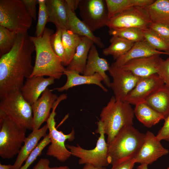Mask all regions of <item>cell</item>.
Here are the masks:
<instances>
[{
	"instance_id": "obj_48",
	"label": "cell",
	"mask_w": 169,
	"mask_h": 169,
	"mask_svg": "<svg viewBox=\"0 0 169 169\" xmlns=\"http://www.w3.org/2000/svg\"><path fill=\"white\" fill-rule=\"evenodd\" d=\"M166 169H169V167L167 168Z\"/></svg>"
},
{
	"instance_id": "obj_8",
	"label": "cell",
	"mask_w": 169,
	"mask_h": 169,
	"mask_svg": "<svg viewBox=\"0 0 169 169\" xmlns=\"http://www.w3.org/2000/svg\"><path fill=\"white\" fill-rule=\"evenodd\" d=\"M97 123L96 133H99L100 136L94 149H85L78 145L77 146L66 145L71 155L79 158V164H90L98 167H106L109 164L108 159V145L105 139L102 124L100 120Z\"/></svg>"
},
{
	"instance_id": "obj_24",
	"label": "cell",
	"mask_w": 169,
	"mask_h": 169,
	"mask_svg": "<svg viewBox=\"0 0 169 169\" xmlns=\"http://www.w3.org/2000/svg\"><path fill=\"white\" fill-rule=\"evenodd\" d=\"M93 44L94 42L90 39L81 36V41L77 48L72 60L66 69L83 74L86 65L89 51Z\"/></svg>"
},
{
	"instance_id": "obj_29",
	"label": "cell",
	"mask_w": 169,
	"mask_h": 169,
	"mask_svg": "<svg viewBox=\"0 0 169 169\" xmlns=\"http://www.w3.org/2000/svg\"><path fill=\"white\" fill-rule=\"evenodd\" d=\"M110 42V45L104 49L102 53L106 56H112L115 60L126 54L135 43L116 36H112Z\"/></svg>"
},
{
	"instance_id": "obj_30",
	"label": "cell",
	"mask_w": 169,
	"mask_h": 169,
	"mask_svg": "<svg viewBox=\"0 0 169 169\" xmlns=\"http://www.w3.org/2000/svg\"><path fill=\"white\" fill-rule=\"evenodd\" d=\"M62 40L65 52V59L63 65L67 66L72 60L81 41V36L69 30H63Z\"/></svg>"
},
{
	"instance_id": "obj_19",
	"label": "cell",
	"mask_w": 169,
	"mask_h": 169,
	"mask_svg": "<svg viewBox=\"0 0 169 169\" xmlns=\"http://www.w3.org/2000/svg\"><path fill=\"white\" fill-rule=\"evenodd\" d=\"M63 74L67 77V81L63 86L50 90L52 91L56 90L59 92H62L68 90L69 89L76 86L83 84H95L105 92H107L108 90L101 83L103 81L102 77L98 73H95L91 76L81 75L79 73L73 70L66 69Z\"/></svg>"
},
{
	"instance_id": "obj_14",
	"label": "cell",
	"mask_w": 169,
	"mask_h": 169,
	"mask_svg": "<svg viewBox=\"0 0 169 169\" xmlns=\"http://www.w3.org/2000/svg\"><path fill=\"white\" fill-rule=\"evenodd\" d=\"M144 142L134 158L136 163L151 164L158 158L169 153L153 133L148 131L145 134Z\"/></svg>"
},
{
	"instance_id": "obj_15",
	"label": "cell",
	"mask_w": 169,
	"mask_h": 169,
	"mask_svg": "<svg viewBox=\"0 0 169 169\" xmlns=\"http://www.w3.org/2000/svg\"><path fill=\"white\" fill-rule=\"evenodd\" d=\"M47 88L31 106L33 113V130L40 128L41 125L46 122L50 115V110L58 98L57 95Z\"/></svg>"
},
{
	"instance_id": "obj_3",
	"label": "cell",
	"mask_w": 169,
	"mask_h": 169,
	"mask_svg": "<svg viewBox=\"0 0 169 169\" xmlns=\"http://www.w3.org/2000/svg\"><path fill=\"white\" fill-rule=\"evenodd\" d=\"M134 115L130 104L125 101L116 100L114 96L111 97L100 115L103 130L107 136L108 145L122 128L133 125Z\"/></svg>"
},
{
	"instance_id": "obj_28",
	"label": "cell",
	"mask_w": 169,
	"mask_h": 169,
	"mask_svg": "<svg viewBox=\"0 0 169 169\" xmlns=\"http://www.w3.org/2000/svg\"><path fill=\"white\" fill-rule=\"evenodd\" d=\"M134 110L137 119L147 128H151L160 120L165 119L162 115L154 110L145 102L135 105Z\"/></svg>"
},
{
	"instance_id": "obj_7",
	"label": "cell",
	"mask_w": 169,
	"mask_h": 169,
	"mask_svg": "<svg viewBox=\"0 0 169 169\" xmlns=\"http://www.w3.org/2000/svg\"><path fill=\"white\" fill-rule=\"evenodd\" d=\"M0 111L26 130H33L31 105L23 98L20 90L11 91L0 99Z\"/></svg>"
},
{
	"instance_id": "obj_16",
	"label": "cell",
	"mask_w": 169,
	"mask_h": 169,
	"mask_svg": "<svg viewBox=\"0 0 169 169\" xmlns=\"http://www.w3.org/2000/svg\"><path fill=\"white\" fill-rule=\"evenodd\" d=\"M55 79L43 76L29 77L26 79L20 91L24 99L31 105L49 86L54 83Z\"/></svg>"
},
{
	"instance_id": "obj_1",
	"label": "cell",
	"mask_w": 169,
	"mask_h": 169,
	"mask_svg": "<svg viewBox=\"0 0 169 169\" xmlns=\"http://www.w3.org/2000/svg\"><path fill=\"white\" fill-rule=\"evenodd\" d=\"M34 51L27 32L18 33L12 48L0 57V99L11 91L20 90L24 79L33 72L32 54Z\"/></svg>"
},
{
	"instance_id": "obj_12",
	"label": "cell",
	"mask_w": 169,
	"mask_h": 169,
	"mask_svg": "<svg viewBox=\"0 0 169 169\" xmlns=\"http://www.w3.org/2000/svg\"><path fill=\"white\" fill-rule=\"evenodd\" d=\"M113 79L110 88L116 100L124 101L127 95L134 88L141 77L131 71L111 64L108 71Z\"/></svg>"
},
{
	"instance_id": "obj_31",
	"label": "cell",
	"mask_w": 169,
	"mask_h": 169,
	"mask_svg": "<svg viewBox=\"0 0 169 169\" xmlns=\"http://www.w3.org/2000/svg\"><path fill=\"white\" fill-rule=\"evenodd\" d=\"M108 33L112 36L120 37L134 43L144 40L143 30L137 28L109 29Z\"/></svg>"
},
{
	"instance_id": "obj_26",
	"label": "cell",
	"mask_w": 169,
	"mask_h": 169,
	"mask_svg": "<svg viewBox=\"0 0 169 169\" xmlns=\"http://www.w3.org/2000/svg\"><path fill=\"white\" fill-rule=\"evenodd\" d=\"M154 0H105L109 19L134 6L145 8Z\"/></svg>"
},
{
	"instance_id": "obj_33",
	"label": "cell",
	"mask_w": 169,
	"mask_h": 169,
	"mask_svg": "<svg viewBox=\"0 0 169 169\" xmlns=\"http://www.w3.org/2000/svg\"><path fill=\"white\" fill-rule=\"evenodd\" d=\"M17 34L0 26V56L8 53L14 46Z\"/></svg>"
},
{
	"instance_id": "obj_27",
	"label": "cell",
	"mask_w": 169,
	"mask_h": 169,
	"mask_svg": "<svg viewBox=\"0 0 169 169\" xmlns=\"http://www.w3.org/2000/svg\"><path fill=\"white\" fill-rule=\"evenodd\" d=\"M152 23L169 27V0H156L145 8Z\"/></svg>"
},
{
	"instance_id": "obj_2",
	"label": "cell",
	"mask_w": 169,
	"mask_h": 169,
	"mask_svg": "<svg viewBox=\"0 0 169 169\" xmlns=\"http://www.w3.org/2000/svg\"><path fill=\"white\" fill-rule=\"evenodd\" d=\"M53 34L52 29L45 27L40 36H30L35 46L36 57L33 70L29 77L48 76L58 79L63 74L66 69L51 45L50 38Z\"/></svg>"
},
{
	"instance_id": "obj_20",
	"label": "cell",
	"mask_w": 169,
	"mask_h": 169,
	"mask_svg": "<svg viewBox=\"0 0 169 169\" xmlns=\"http://www.w3.org/2000/svg\"><path fill=\"white\" fill-rule=\"evenodd\" d=\"M156 54H169L157 50L152 47L145 39L135 42L130 50L113 64L117 67H121L132 59L145 57Z\"/></svg>"
},
{
	"instance_id": "obj_9",
	"label": "cell",
	"mask_w": 169,
	"mask_h": 169,
	"mask_svg": "<svg viewBox=\"0 0 169 169\" xmlns=\"http://www.w3.org/2000/svg\"><path fill=\"white\" fill-rule=\"evenodd\" d=\"M62 98L59 97L54 102L51 113L46 121L51 144L47 151V155L55 158L58 161L64 162L66 161L71 155L65 144V141L68 140L73 141L74 139V131L73 129L68 134H64L62 131H59L55 127V117L56 115L55 109Z\"/></svg>"
},
{
	"instance_id": "obj_11",
	"label": "cell",
	"mask_w": 169,
	"mask_h": 169,
	"mask_svg": "<svg viewBox=\"0 0 169 169\" xmlns=\"http://www.w3.org/2000/svg\"><path fill=\"white\" fill-rule=\"evenodd\" d=\"M78 8L82 21L92 32L106 26L109 18L105 0H80Z\"/></svg>"
},
{
	"instance_id": "obj_32",
	"label": "cell",
	"mask_w": 169,
	"mask_h": 169,
	"mask_svg": "<svg viewBox=\"0 0 169 169\" xmlns=\"http://www.w3.org/2000/svg\"><path fill=\"white\" fill-rule=\"evenodd\" d=\"M144 39L154 49L169 54V41L148 28L143 30Z\"/></svg>"
},
{
	"instance_id": "obj_18",
	"label": "cell",
	"mask_w": 169,
	"mask_h": 169,
	"mask_svg": "<svg viewBox=\"0 0 169 169\" xmlns=\"http://www.w3.org/2000/svg\"><path fill=\"white\" fill-rule=\"evenodd\" d=\"M110 67L107 60L100 57L96 47L93 44L89 51L83 74L85 76H91L96 73H98L102 77L105 85L110 88L111 82L105 73V71L109 70Z\"/></svg>"
},
{
	"instance_id": "obj_37",
	"label": "cell",
	"mask_w": 169,
	"mask_h": 169,
	"mask_svg": "<svg viewBox=\"0 0 169 169\" xmlns=\"http://www.w3.org/2000/svg\"><path fill=\"white\" fill-rule=\"evenodd\" d=\"M157 74L169 88V56L165 60H161L157 66Z\"/></svg>"
},
{
	"instance_id": "obj_10",
	"label": "cell",
	"mask_w": 169,
	"mask_h": 169,
	"mask_svg": "<svg viewBox=\"0 0 169 169\" xmlns=\"http://www.w3.org/2000/svg\"><path fill=\"white\" fill-rule=\"evenodd\" d=\"M151 23L145 8L134 6L110 18L106 26L109 29L132 28L144 30Z\"/></svg>"
},
{
	"instance_id": "obj_35",
	"label": "cell",
	"mask_w": 169,
	"mask_h": 169,
	"mask_svg": "<svg viewBox=\"0 0 169 169\" xmlns=\"http://www.w3.org/2000/svg\"><path fill=\"white\" fill-rule=\"evenodd\" d=\"M38 2L39 11L35 33V36L37 37H39L42 34L48 19L46 0H38Z\"/></svg>"
},
{
	"instance_id": "obj_17",
	"label": "cell",
	"mask_w": 169,
	"mask_h": 169,
	"mask_svg": "<svg viewBox=\"0 0 169 169\" xmlns=\"http://www.w3.org/2000/svg\"><path fill=\"white\" fill-rule=\"evenodd\" d=\"M160 55L156 54L132 59L120 67L139 77H147L157 74V66L162 59Z\"/></svg>"
},
{
	"instance_id": "obj_42",
	"label": "cell",
	"mask_w": 169,
	"mask_h": 169,
	"mask_svg": "<svg viewBox=\"0 0 169 169\" xmlns=\"http://www.w3.org/2000/svg\"><path fill=\"white\" fill-rule=\"evenodd\" d=\"M50 164L49 160L46 158L41 159L33 167V169H48Z\"/></svg>"
},
{
	"instance_id": "obj_40",
	"label": "cell",
	"mask_w": 169,
	"mask_h": 169,
	"mask_svg": "<svg viewBox=\"0 0 169 169\" xmlns=\"http://www.w3.org/2000/svg\"><path fill=\"white\" fill-rule=\"evenodd\" d=\"M164 120L163 125L159 131L156 136L160 141L164 140L169 141V115Z\"/></svg>"
},
{
	"instance_id": "obj_47",
	"label": "cell",
	"mask_w": 169,
	"mask_h": 169,
	"mask_svg": "<svg viewBox=\"0 0 169 169\" xmlns=\"http://www.w3.org/2000/svg\"><path fill=\"white\" fill-rule=\"evenodd\" d=\"M148 165L146 164H141L137 167V169H148Z\"/></svg>"
},
{
	"instance_id": "obj_23",
	"label": "cell",
	"mask_w": 169,
	"mask_h": 169,
	"mask_svg": "<svg viewBox=\"0 0 169 169\" xmlns=\"http://www.w3.org/2000/svg\"><path fill=\"white\" fill-rule=\"evenodd\" d=\"M68 14V27L74 33L82 37H85L91 39L97 46L101 49L105 45L100 38L95 36L89 27L76 16L66 3Z\"/></svg>"
},
{
	"instance_id": "obj_44",
	"label": "cell",
	"mask_w": 169,
	"mask_h": 169,
	"mask_svg": "<svg viewBox=\"0 0 169 169\" xmlns=\"http://www.w3.org/2000/svg\"><path fill=\"white\" fill-rule=\"evenodd\" d=\"M83 169H107L105 167H98L90 164H86Z\"/></svg>"
},
{
	"instance_id": "obj_25",
	"label": "cell",
	"mask_w": 169,
	"mask_h": 169,
	"mask_svg": "<svg viewBox=\"0 0 169 169\" xmlns=\"http://www.w3.org/2000/svg\"><path fill=\"white\" fill-rule=\"evenodd\" d=\"M145 102L165 119L169 115V88L164 84L150 96Z\"/></svg>"
},
{
	"instance_id": "obj_46",
	"label": "cell",
	"mask_w": 169,
	"mask_h": 169,
	"mask_svg": "<svg viewBox=\"0 0 169 169\" xmlns=\"http://www.w3.org/2000/svg\"><path fill=\"white\" fill-rule=\"evenodd\" d=\"M48 169H70L66 166H60L59 167H49Z\"/></svg>"
},
{
	"instance_id": "obj_43",
	"label": "cell",
	"mask_w": 169,
	"mask_h": 169,
	"mask_svg": "<svg viewBox=\"0 0 169 169\" xmlns=\"http://www.w3.org/2000/svg\"><path fill=\"white\" fill-rule=\"evenodd\" d=\"M80 0H65V2L70 9L73 12L79 7Z\"/></svg>"
},
{
	"instance_id": "obj_41",
	"label": "cell",
	"mask_w": 169,
	"mask_h": 169,
	"mask_svg": "<svg viewBox=\"0 0 169 169\" xmlns=\"http://www.w3.org/2000/svg\"><path fill=\"white\" fill-rule=\"evenodd\" d=\"M29 14L33 19H36V5L38 3L37 0H22Z\"/></svg>"
},
{
	"instance_id": "obj_4",
	"label": "cell",
	"mask_w": 169,
	"mask_h": 169,
	"mask_svg": "<svg viewBox=\"0 0 169 169\" xmlns=\"http://www.w3.org/2000/svg\"><path fill=\"white\" fill-rule=\"evenodd\" d=\"M145 134L133 125L122 128L108 145V159L112 165L123 159L134 158L144 140Z\"/></svg>"
},
{
	"instance_id": "obj_21",
	"label": "cell",
	"mask_w": 169,
	"mask_h": 169,
	"mask_svg": "<svg viewBox=\"0 0 169 169\" xmlns=\"http://www.w3.org/2000/svg\"><path fill=\"white\" fill-rule=\"evenodd\" d=\"M48 128L46 124L39 129L32 131L27 137L11 169H19L29 155L38 144V142L46 135Z\"/></svg>"
},
{
	"instance_id": "obj_36",
	"label": "cell",
	"mask_w": 169,
	"mask_h": 169,
	"mask_svg": "<svg viewBox=\"0 0 169 169\" xmlns=\"http://www.w3.org/2000/svg\"><path fill=\"white\" fill-rule=\"evenodd\" d=\"M50 143V136L48 133L38 144L27 159L24 165L22 166L19 169H28L37 158L42 154L44 149Z\"/></svg>"
},
{
	"instance_id": "obj_5",
	"label": "cell",
	"mask_w": 169,
	"mask_h": 169,
	"mask_svg": "<svg viewBox=\"0 0 169 169\" xmlns=\"http://www.w3.org/2000/svg\"><path fill=\"white\" fill-rule=\"evenodd\" d=\"M26 129L0 111V156L11 159L18 154L26 138Z\"/></svg>"
},
{
	"instance_id": "obj_22",
	"label": "cell",
	"mask_w": 169,
	"mask_h": 169,
	"mask_svg": "<svg viewBox=\"0 0 169 169\" xmlns=\"http://www.w3.org/2000/svg\"><path fill=\"white\" fill-rule=\"evenodd\" d=\"M48 22L54 24L56 28L68 30V14L65 0H46Z\"/></svg>"
},
{
	"instance_id": "obj_6",
	"label": "cell",
	"mask_w": 169,
	"mask_h": 169,
	"mask_svg": "<svg viewBox=\"0 0 169 169\" xmlns=\"http://www.w3.org/2000/svg\"><path fill=\"white\" fill-rule=\"evenodd\" d=\"M33 20L22 0H0V26L17 33H24Z\"/></svg>"
},
{
	"instance_id": "obj_39",
	"label": "cell",
	"mask_w": 169,
	"mask_h": 169,
	"mask_svg": "<svg viewBox=\"0 0 169 169\" xmlns=\"http://www.w3.org/2000/svg\"><path fill=\"white\" fill-rule=\"evenodd\" d=\"M136 163L134 158L123 159L115 163L111 169H133Z\"/></svg>"
},
{
	"instance_id": "obj_34",
	"label": "cell",
	"mask_w": 169,
	"mask_h": 169,
	"mask_svg": "<svg viewBox=\"0 0 169 169\" xmlns=\"http://www.w3.org/2000/svg\"><path fill=\"white\" fill-rule=\"evenodd\" d=\"M62 30L56 28L55 32L50 37L52 48L55 54L60 58L63 64L65 59V52L62 40Z\"/></svg>"
},
{
	"instance_id": "obj_38",
	"label": "cell",
	"mask_w": 169,
	"mask_h": 169,
	"mask_svg": "<svg viewBox=\"0 0 169 169\" xmlns=\"http://www.w3.org/2000/svg\"><path fill=\"white\" fill-rule=\"evenodd\" d=\"M149 29L169 41V27L166 25L151 23Z\"/></svg>"
},
{
	"instance_id": "obj_45",
	"label": "cell",
	"mask_w": 169,
	"mask_h": 169,
	"mask_svg": "<svg viewBox=\"0 0 169 169\" xmlns=\"http://www.w3.org/2000/svg\"><path fill=\"white\" fill-rule=\"evenodd\" d=\"M12 166L11 164L3 165L0 163V169H11Z\"/></svg>"
},
{
	"instance_id": "obj_13",
	"label": "cell",
	"mask_w": 169,
	"mask_h": 169,
	"mask_svg": "<svg viewBox=\"0 0 169 169\" xmlns=\"http://www.w3.org/2000/svg\"><path fill=\"white\" fill-rule=\"evenodd\" d=\"M164 84V82L157 74L141 78L124 101L135 105L145 102L150 96Z\"/></svg>"
}]
</instances>
